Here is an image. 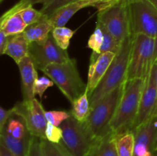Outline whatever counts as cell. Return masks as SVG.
Wrapping results in <instances>:
<instances>
[{
  "label": "cell",
  "instance_id": "obj_1",
  "mask_svg": "<svg viewBox=\"0 0 157 156\" xmlns=\"http://www.w3.org/2000/svg\"><path fill=\"white\" fill-rule=\"evenodd\" d=\"M145 84L144 79L126 80L123 96L110 122V130L117 136L133 132Z\"/></svg>",
  "mask_w": 157,
  "mask_h": 156
},
{
  "label": "cell",
  "instance_id": "obj_2",
  "mask_svg": "<svg viewBox=\"0 0 157 156\" xmlns=\"http://www.w3.org/2000/svg\"><path fill=\"white\" fill-rule=\"evenodd\" d=\"M133 35H130L121 43L120 50L110 64L103 79L88 96L90 108L96 105L102 98L110 93L127 80L129 61L131 53Z\"/></svg>",
  "mask_w": 157,
  "mask_h": 156
},
{
  "label": "cell",
  "instance_id": "obj_3",
  "mask_svg": "<svg viewBox=\"0 0 157 156\" xmlns=\"http://www.w3.org/2000/svg\"><path fill=\"white\" fill-rule=\"evenodd\" d=\"M124 86L125 83L106 95L90 108L89 116L83 123L94 139L101 140L112 132L110 122L123 96Z\"/></svg>",
  "mask_w": 157,
  "mask_h": 156
},
{
  "label": "cell",
  "instance_id": "obj_4",
  "mask_svg": "<svg viewBox=\"0 0 157 156\" xmlns=\"http://www.w3.org/2000/svg\"><path fill=\"white\" fill-rule=\"evenodd\" d=\"M42 72L53 80L71 103L87 90V84L80 76L77 61L73 58L61 64H49Z\"/></svg>",
  "mask_w": 157,
  "mask_h": 156
},
{
  "label": "cell",
  "instance_id": "obj_5",
  "mask_svg": "<svg viewBox=\"0 0 157 156\" xmlns=\"http://www.w3.org/2000/svg\"><path fill=\"white\" fill-rule=\"evenodd\" d=\"M157 59V38L143 34L133 35L127 80H147L152 66Z\"/></svg>",
  "mask_w": 157,
  "mask_h": 156
},
{
  "label": "cell",
  "instance_id": "obj_6",
  "mask_svg": "<svg viewBox=\"0 0 157 156\" xmlns=\"http://www.w3.org/2000/svg\"><path fill=\"white\" fill-rule=\"evenodd\" d=\"M60 127L62 129L61 144L71 156H91L100 141L87 131L83 122L72 116L64 120Z\"/></svg>",
  "mask_w": 157,
  "mask_h": 156
},
{
  "label": "cell",
  "instance_id": "obj_7",
  "mask_svg": "<svg viewBox=\"0 0 157 156\" xmlns=\"http://www.w3.org/2000/svg\"><path fill=\"white\" fill-rule=\"evenodd\" d=\"M97 22L121 44L131 35L128 0H119L98 9Z\"/></svg>",
  "mask_w": 157,
  "mask_h": 156
},
{
  "label": "cell",
  "instance_id": "obj_8",
  "mask_svg": "<svg viewBox=\"0 0 157 156\" xmlns=\"http://www.w3.org/2000/svg\"><path fill=\"white\" fill-rule=\"evenodd\" d=\"M131 35L157 38V9L148 0H128Z\"/></svg>",
  "mask_w": 157,
  "mask_h": 156
},
{
  "label": "cell",
  "instance_id": "obj_9",
  "mask_svg": "<svg viewBox=\"0 0 157 156\" xmlns=\"http://www.w3.org/2000/svg\"><path fill=\"white\" fill-rule=\"evenodd\" d=\"M14 111L25 119L28 129L32 136L45 139V130L48 121L45 111L37 99L22 100L17 102L13 107Z\"/></svg>",
  "mask_w": 157,
  "mask_h": 156
},
{
  "label": "cell",
  "instance_id": "obj_10",
  "mask_svg": "<svg viewBox=\"0 0 157 156\" xmlns=\"http://www.w3.org/2000/svg\"><path fill=\"white\" fill-rule=\"evenodd\" d=\"M29 56L33 61L37 70L42 71L52 64H61L70 59L67 50L61 49L50 35L44 44L30 43Z\"/></svg>",
  "mask_w": 157,
  "mask_h": 156
},
{
  "label": "cell",
  "instance_id": "obj_11",
  "mask_svg": "<svg viewBox=\"0 0 157 156\" xmlns=\"http://www.w3.org/2000/svg\"><path fill=\"white\" fill-rule=\"evenodd\" d=\"M157 61V59H156ZM152 66L149 76L146 80L145 87L142 93L139 112L135 121L133 132L135 129L148 122L157 115V63Z\"/></svg>",
  "mask_w": 157,
  "mask_h": 156
},
{
  "label": "cell",
  "instance_id": "obj_12",
  "mask_svg": "<svg viewBox=\"0 0 157 156\" xmlns=\"http://www.w3.org/2000/svg\"><path fill=\"white\" fill-rule=\"evenodd\" d=\"M133 156H155L157 154V115L133 131Z\"/></svg>",
  "mask_w": 157,
  "mask_h": 156
},
{
  "label": "cell",
  "instance_id": "obj_13",
  "mask_svg": "<svg viewBox=\"0 0 157 156\" xmlns=\"http://www.w3.org/2000/svg\"><path fill=\"white\" fill-rule=\"evenodd\" d=\"M116 54L112 52L101 54L94 61H90L87 90L88 96L95 90L99 83L107 73L110 64L114 59Z\"/></svg>",
  "mask_w": 157,
  "mask_h": 156
},
{
  "label": "cell",
  "instance_id": "obj_14",
  "mask_svg": "<svg viewBox=\"0 0 157 156\" xmlns=\"http://www.w3.org/2000/svg\"><path fill=\"white\" fill-rule=\"evenodd\" d=\"M18 64L21 75V92L23 100H30L35 98L34 87L38 79L37 69L29 56L25 57Z\"/></svg>",
  "mask_w": 157,
  "mask_h": 156
},
{
  "label": "cell",
  "instance_id": "obj_15",
  "mask_svg": "<svg viewBox=\"0 0 157 156\" xmlns=\"http://www.w3.org/2000/svg\"><path fill=\"white\" fill-rule=\"evenodd\" d=\"M90 6L94 7L95 2L90 1L78 0V1L70 3L58 9L52 15L48 17V18L54 26V28L63 27L78 11L84 8L90 7Z\"/></svg>",
  "mask_w": 157,
  "mask_h": 156
},
{
  "label": "cell",
  "instance_id": "obj_16",
  "mask_svg": "<svg viewBox=\"0 0 157 156\" xmlns=\"http://www.w3.org/2000/svg\"><path fill=\"white\" fill-rule=\"evenodd\" d=\"M53 29L54 26L49 21L48 17L44 15V18L38 23L29 26L23 34L29 43L43 44L48 39Z\"/></svg>",
  "mask_w": 157,
  "mask_h": 156
},
{
  "label": "cell",
  "instance_id": "obj_17",
  "mask_svg": "<svg viewBox=\"0 0 157 156\" xmlns=\"http://www.w3.org/2000/svg\"><path fill=\"white\" fill-rule=\"evenodd\" d=\"M29 46L30 43L23 33L9 36L5 54H7L16 64H18L23 58L29 56Z\"/></svg>",
  "mask_w": 157,
  "mask_h": 156
},
{
  "label": "cell",
  "instance_id": "obj_18",
  "mask_svg": "<svg viewBox=\"0 0 157 156\" xmlns=\"http://www.w3.org/2000/svg\"><path fill=\"white\" fill-rule=\"evenodd\" d=\"M28 26L23 21L20 12L8 10L2 15L0 19V30L7 36L23 33Z\"/></svg>",
  "mask_w": 157,
  "mask_h": 156
},
{
  "label": "cell",
  "instance_id": "obj_19",
  "mask_svg": "<svg viewBox=\"0 0 157 156\" xmlns=\"http://www.w3.org/2000/svg\"><path fill=\"white\" fill-rule=\"evenodd\" d=\"M32 136L28 135L23 139L12 137L7 132H0V143L4 145L15 156H27Z\"/></svg>",
  "mask_w": 157,
  "mask_h": 156
},
{
  "label": "cell",
  "instance_id": "obj_20",
  "mask_svg": "<svg viewBox=\"0 0 157 156\" xmlns=\"http://www.w3.org/2000/svg\"><path fill=\"white\" fill-rule=\"evenodd\" d=\"M3 130L7 132L12 137L18 139H23L26 136L31 134L28 129L25 119H23L22 116L15 113V111L13 112L11 117L9 118V121L6 123Z\"/></svg>",
  "mask_w": 157,
  "mask_h": 156
},
{
  "label": "cell",
  "instance_id": "obj_21",
  "mask_svg": "<svg viewBox=\"0 0 157 156\" xmlns=\"http://www.w3.org/2000/svg\"><path fill=\"white\" fill-rule=\"evenodd\" d=\"M91 156H119L117 148V136L109 133L103 138L95 148Z\"/></svg>",
  "mask_w": 157,
  "mask_h": 156
},
{
  "label": "cell",
  "instance_id": "obj_22",
  "mask_svg": "<svg viewBox=\"0 0 157 156\" xmlns=\"http://www.w3.org/2000/svg\"><path fill=\"white\" fill-rule=\"evenodd\" d=\"M71 105L72 109L71 111V116L79 122H84L87 119L90 111L87 90H86L84 94L81 95L80 97L75 99Z\"/></svg>",
  "mask_w": 157,
  "mask_h": 156
},
{
  "label": "cell",
  "instance_id": "obj_23",
  "mask_svg": "<svg viewBox=\"0 0 157 156\" xmlns=\"http://www.w3.org/2000/svg\"><path fill=\"white\" fill-rule=\"evenodd\" d=\"M135 136L133 132L117 136V148L119 156H133Z\"/></svg>",
  "mask_w": 157,
  "mask_h": 156
},
{
  "label": "cell",
  "instance_id": "obj_24",
  "mask_svg": "<svg viewBox=\"0 0 157 156\" xmlns=\"http://www.w3.org/2000/svg\"><path fill=\"white\" fill-rule=\"evenodd\" d=\"M74 34V31L65 26L55 27L52 32V35L56 44L63 50H67L70 45V41Z\"/></svg>",
  "mask_w": 157,
  "mask_h": 156
},
{
  "label": "cell",
  "instance_id": "obj_25",
  "mask_svg": "<svg viewBox=\"0 0 157 156\" xmlns=\"http://www.w3.org/2000/svg\"><path fill=\"white\" fill-rule=\"evenodd\" d=\"M41 144L44 156H71L60 143H52L46 139H41Z\"/></svg>",
  "mask_w": 157,
  "mask_h": 156
},
{
  "label": "cell",
  "instance_id": "obj_26",
  "mask_svg": "<svg viewBox=\"0 0 157 156\" xmlns=\"http://www.w3.org/2000/svg\"><path fill=\"white\" fill-rule=\"evenodd\" d=\"M104 41V33L102 28L98 24H96V28L90 35L87 42V47L91 49L93 53L101 54V49Z\"/></svg>",
  "mask_w": 157,
  "mask_h": 156
},
{
  "label": "cell",
  "instance_id": "obj_27",
  "mask_svg": "<svg viewBox=\"0 0 157 156\" xmlns=\"http://www.w3.org/2000/svg\"><path fill=\"white\" fill-rule=\"evenodd\" d=\"M97 24H98V23L97 22ZM98 24L101 27L103 33H104V41H103L102 47L101 49V54L107 53V52H112V53L117 54L118 50H120L121 44H119L117 41V40L106 30L105 28H104L100 24Z\"/></svg>",
  "mask_w": 157,
  "mask_h": 156
},
{
  "label": "cell",
  "instance_id": "obj_28",
  "mask_svg": "<svg viewBox=\"0 0 157 156\" xmlns=\"http://www.w3.org/2000/svg\"><path fill=\"white\" fill-rule=\"evenodd\" d=\"M19 12L21 14L23 21L27 24L28 27L35 24V23H38L44 16L41 11L36 10L32 6L25 8V9H21Z\"/></svg>",
  "mask_w": 157,
  "mask_h": 156
},
{
  "label": "cell",
  "instance_id": "obj_29",
  "mask_svg": "<svg viewBox=\"0 0 157 156\" xmlns=\"http://www.w3.org/2000/svg\"><path fill=\"white\" fill-rule=\"evenodd\" d=\"M77 1L78 0H50L47 3L43 5L40 11L42 12L43 15L49 17L60 8Z\"/></svg>",
  "mask_w": 157,
  "mask_h": 156
},
{
  "label": "cell",
  "instance_id": "obj_30",
  "mask_svg": "<svg viewBox=\"0 0 157 156\" xmlns=\"http://www.w3.org/2000/svg\"><path fill=\"white\" fill-rule=\"evenodd\" d=\"M71 116V112L48 111L45 112V117L48 123L59 127L64 120Z\"/></svg>",
  "mask_w": 157,
  "mask_h": 156
},
{
  "label": "cell",
  "instance_id": "obj_31",
  "mask_svg": "<svg viewBox=\"0 0 157 156\" xmlns=\"http://www.w3.org/2000/svg\"><path fill=\"white\" fill-rule=\"evenodd\" d=\"M45 139L52 143L59 144L62 139V129L48 122L45 130Z\"/></svg>",
  "mask_w": 157,
  "mask_h": 156
},
{
  "label": "cell",
  "instance_id": "obj_32",
  "mask_svg": "<svg viewBox=\"0 0 157 156\" xmlns=\"http://www.w3.org/2000/svg\"><path fill=\"white\" fill-rule=\"evenodd\" d=\"M55 83L53 82V80L50 79V78H48L46 76H41V77H38L36 80L35 84V87H34V93L35 95H38L39 97H42L43 94L44 93L45 90H47L49 87L54 86Z\"/></svg>",
  "mask_w": 157,
  "mask_h": 156
},
{
  "label": "cell",
  "instance_id": "obj_33",
  "mask_svg": "<svg viewBox=\"0 0 157 156\" xmlns=\"http://www.w3.org/2000/svg\"><path fill=\"white\" fill-rule=\"evenodd\" d=\"M27 156H44L40 138L32 136Z\"/></svg>",
  "mask_w": 157,
  "mask_h": 156
},
{
  "label": "cell",
  "instance_id": "obj_34",
  "mask_svg": "<svg viewBox=\"0 0 157 156\" xmlns=\"http://www.w3.org/2000/svg\"><path fill=\"white\" fill-rule=\"evenodd\" d=\"M49 1L50 0H20L18 3H16L15 6H12L9 10H10L11 12H18L21 9L29 7V6H33L34 5L38 4V3H42L44 5Z\"/></svg>",
  "mask_w": 157,
  "mask_h": 156
},
{
  "label": "cell",
  "instance_id": "obj_35",
  "mask_svg": "<svg viewBox=\"0 0 157 156\" xmlns=\"http://www.w3.org/2000/svg\"><path fill=\"white\" fill-rule=\"evenodd\" d=\"M13 112V108L10 109V110H5L2 107L0 108V132L4 129L6 123L8 122Z\"/></svg>",
  "mask_w": 157,
  "mask_h": 156
},
{
  "label": "cell",
  "instance_id": "obj_36",
  "mask_svg": "<svg viewBox=\"0 0 157 156\" xmlns=\"http://www.w3.org/2000/svg\"><path fill=\"white\" fill-rule=\"evenodd\" d=\"M8 41H9V36H7L2 31L0 30V54H5Z\"/></svg>",
  "mask_w": 157,
  "mask_h": 156
},
{
  "label": "cell",
  "instance_id": "obj_37",
  "mask_svg": "<svg viewBox=\"0 0 157 156\" xmlns=\"http://www.w3.org/2000/svg\"><path fill=\"white\" fill-rule=\"evenodd\" d=\"M0 156H15L4 145L0 143Z\"/></svg>",
  "mask_w": 157,
  "mask_h": 156
},
{
  "label": "cell",
  "instance_id": "obj_38",
  "mask_svg": "<svg viewBox=\"0 0 157 156\" xmlns=\"http://www.w3.org/2000/svg\"><path fill=\"white\" fill-rule=\"evenodd\" d=\"M117 1H119V0H101V1L98 3L96 8L98 9H101V8L104 7V6H107V5L111 4V3L114 2H117Z\"/></svg>",
  "mask_w": 157,
  "mask_h": 156
},
{
  "label": "cell",
  "instance_id": "obj_39",
  "mask_svg": "<svg viewBox=\"0 0 157 156\" xmlns=\"http://www.w3.org/2000/svg\"><path fill=\"white\" fill-rule=\"evenodd\" d=\"M148 1L150 2V3H152V4L157 9V0H148Z\"/></svg>",
  "mask_w": 157,
  "mask_h": 156
},
{
  "label": "cell",
  "instance_id": "obj_40",
  "mask_svg": "<svg viewBox=\"0 0 157 156\" xmlns=\"http://www.w3.org/2000/svg\"><path fill=\"white\" fill-rule=\"evenodd\" d=\"M83 1H90V2H95V6H94V7L96 8L97 5H98V3L99 2L101 1V0H83Z\"/></svg>",
  "mask_w": 157,
  "mask_h": 156
},
{
  "label": "cell",
  "instance_id": "obj_41",
  "mask_svg": "<svg viewBox=\"0 0 157 156\" xmlns=\"http://www.w3.org/2000/svg\"><path fill=\"white\" fill-rule=\"evenodd\" d=\"M3 1H4V0H0V2H3Z\"/></svg>",
  "mask_w": 157,
  "mask_h": 156
},
{
  "label": "cell",
  "instance_id": "obj_42",
  "mask_svg": "<svg viewBox=\"0 0 157 156\" xmlns=\"http://www.w3.org/2000/svg\"><path fill=\"white\" fill-rule=\"evenodd\" d=\"M156 63H157V61H156ZM156 81H157V74H156Z\"/></svg>",
  "mask_w": 157,
  "mask_h": 156
},
{
  "label": "cell",
  "instance_id": "obj_43",
  "mask_svg": "<svg viewBox=\"0 0 157 156\" xmlns=\"http://www.w3.org/2000/svg\"><path fill=\"white\" fill-rule=\"evenodd\" d=\"M155 156H157V154H156V155H155Z\"/></svg>",
  "mask_w": 157,
  "mask_h": 156
}]
</instances>
